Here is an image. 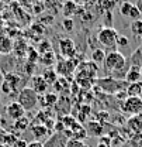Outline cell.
<instances>
[{
    "mask_svg": "<svg viewBox=\"0 0 142 147\" xmlns=\"http://www.w3.org/2000/svg\"><path fill=\"white\" fill-rule=\"evenodd\" d=\"M104 69L107 72L113 74V78L115 79H124L125 74H127V59L124 54H121L120 51H110L106 54L104 58Z\"/></svg>",
    "mask_w": 142,
    "mask_h": 147,
    "instance_id": "obj_1",
    "label": "cell"
},
{
    "mask_svg": "<svg viewBox=\"0 0 142 147\" xmlns=\"http://www.w3.org/2000/svg\"><path fill=\"white\" fill-rule=\"evenodd\" d=\"M97 84H99V86L104 92H113V93H114V92L123 91V88L127 85L125 81H123V79H115V78H113V76L101 78Z\"/></svg>",
    "mask_w": 142,
    "mask_h": 147,
    "instance_id": "obj_6",
    "label": "cell"
},
{
    "mask_svg": "<svg viewBox=\"0 0 142 147\" xmlns=\"http://www.w3.org/2000/svg\"><path fill=\"white\" fill-rule=\"evenodd\" d=\"M11 147H27V143L24 142V140H20V139H17L16 142H14V144Z\"/></svg>",
    "mask_w": 142,
    "mask_h": 147,
    "instance_id": "obj_32",
    "label": "cell"
},
{
    "mask_svg": "<svg viewBox=\"0 0 142 147\" xmlns=\"http://www.w3.org/2000/svg\"><path fill=\"white\" fill-rule=\"evenodd\" d=\"M104 58H106V51L100 47V48H94L93 51H91V54H90V59H91V62H94V64H101V62H104Z\"/></svg>",
    "mask_w": 142,
    "mask_h": 147,
    "instance_id": "obj_16",
    "label": "cell"
},
{
    "mask_svg": "<svg viewBox=\"0 0 142 147\" xmlns=\"http://www.w3.org/2000/svg\"><path fill=\"white\" fill-rule=\"evenodd\" d=\"M129 44V40L125 36H118L117 38V47H127Z\"/></svg>",
    "mask_w": 142,
    "mask_h": 147,
    "instance_id": "obj_30",
    "label": "cell"
},
{
    "mask_svg": "<svg viewBox=\"0 0 142 147\" xmlns=\"http://www.w3.org/2000/svg\"><path fill=\"white\" fill-rule=\"evenodd\" d=\"M59 51L65 57V59H71L76 54V45L71 38H62L59 41Z\"/></svg>",
    "mask_w": 142,
    "mask_h": 147,
    "instance_id": "obj_8",
    "label": "cell"
},
{
    "mask_svg": "<svg viewBox=\"0 0 142 147\" xmlns=\"http://www.w3.org/2000/svg\"><path fill=\"white\" fill-rule=\"evenodd\" d=\"M13 45L14 41L6 34H0V54L1 55H9L13 53Z\"/></svg>",
    "mask_w": 142,
    "mask_h": 147,
    "instance_id": "obj_12",
    "label": "cell"
},
{
    "mask_svg": "<svg viewBox=\"0 0 142 147\" xmlns=\"http://www.w3.org/2000/svg\"><path fill=\"white\" fill-rule=\"evenodd\" d=\"M96 119H97V122H100L101 119L107 120V119H108V113H107V112H99V115L96 116ZM100 123H101V122H100Z\"/></svg>",
    "mask_w": 142,
    "mask_h": 147,
    "instance_id": "obj_31",
    "label": "cell"
},
{
    "mask_svg": "<svg viewBox=\"0 0 142 147\" xmlns=\"http://www.w3.org/2000/svg\"><path fill=\"white\" fill-rule=\"evenodd\" d=\"M127 95L128 96H139L142 95V82H134V84H129L127 86Z\"/></svg>",
    "mask_w": 142,
    "mask_h": 147,
    "instance_id": "obj_17",
    "label": "cell"
},
{
    "mask_svg": "<svg viewBox=\"0 0 142 147\" xmlns=\"http://www.w3.org/2000/svg\"><path fill=\"white\" fill-rule=\"evenodd\" d=\"M66 147H87L82 140H76V139H71L68 140L66 143Z\"/></svg>",
    "mask_w": 142,
    "mask_h": 147,
    "instance_id": "obj_28",
    "label": "cell"
},
{
    "mask_svg": "<svg viewBox=\"0 0 142 147\" xmlns=\"http://www.w3.org/2000/svg\"><path fill=\"white\" fill-rule=\"evenodd\" d=\"M71 133H72V139H76V140H85L87 137V131H86V127L79 125V123H75L71 129Z\"/></svg>",
    "mask_w": 142,
    "mask_h": 147,
    "instance_id": "obj_15",
    "label": "cell"
},
{
    "mask_svg": "<svg viewBox=\"0 0 142 147\" xmlns=\"http://www.w3.org/2000/svg\"><path fill=\"white\" fill-rule=\"evenodd\" d=\"M62 27L65 28V31L71 33L72 30H73V20H72V18H65V20L62 21Z\"/></svg>",
    "mask_w": 142,
    "mask_h": 147,
    "instance_id": "obj_29",
    "label": "cell"
},
{
    "mask_svg": "<svg viewBox=\"0 0 142 147\" xmlns=\"http://www.w3.org/2000/svg\"><path fill=\"white\" fill-rule=\"evenodd\" d=\"M121 110L129 116L142 115V99L139 96H127L121 102Z\"/></svg>",
    "mask_w": 142,
    "mask_h": 147,
    "instance_id": "obj_4",
    "label": "cell"
},
{
    "mask_svg": "<svg viewBox=\"0 0 142 147\" xmlns=\"http://www.w3.org/2000/svg\"><path fill=\"white\" fill-rule=\"evenodd\" d=\"M118 31L114 27H103L99 34H97V41L99 44L110 51H115L117 48V38H118Z\"/></svg>",
    "mask_w": 142,
    "mask_h": 147,
    "instance_id": "obj_2",
    "label": "cell"
},
{
    "mask_svg": "<svg viewBox=\"0 0 142 147\" xmlns=\"http://www.w3.org/2000/svg\"><path fill=\"white\" fill-rule=\"evenodd\" d=\"M61 122H62V125L65 126V129H68V127L72 129V126L76 123L75 117H73V116H71V115H65V116L62 117V120H61Z\"/></svg>",
    "mask_w": 142,
    "mask_h": 147,
    "instance_id": "obj_25",
    "label": "cell"
},
{
    "mask_svg": "<svg viewBox=\"0 0 142 147\" xmlns=\"http://www.w3.org/2000/svg\"><path fill=\"white\" fill-rule=\"evenodd\" d=\"M76 9H77L76 3L72 1V0H68V1L65 3V6H63V14L66 16V18H71V16L76 11Z\"/></svg>",
    "mask_w": 142,
    "mask_h": 147,
    "instance_id": "obj_21",
    "label": "cell"
},
{
    "mask_svg": "<svg viewBox=\"0 0 142 147\" xmlns=\"http://www.w3.org/2000/svg\"><path fill=\"white\" fill-rule=\"evenodd\" d=\"M128 146L129 147H142V133L131 136V139L128 140Z\"/></svg>",
    "mask_w": 142,
    "mask_h": 147,
    "instance_id": "obj_23",
    "label": "cell"
},
{
    "mask_svg": "<svg viewBox=\"0 0 142 147\" xmlns=\"http://www.w3.org/2000/svg\"><path fill=\"white\" fill-rule=\"evenodd\" d=\"M28 125H30V120L24 116V117H21V119H18V120L14 122L13 129H14V130H17V131H24L25 129L28 127Z\"/></svg>",
    "mask_w": 142,
    "mask_h": 147,
    "instance_id": "obj_22",
    "label": "cell"
},
{
    "mask_svg": "<svg viewBox=\"0 0 142 147\" xmlns=\"http://www.w3.org/2000/svg\"><path fill=\"white\" fill-rule=\"evenodd\" d=\"M97 147H113V140L110 136H101Z\"/></svg>",
    "mask_w": 142,
    "mask_h": 147,
    "instance_id": "obj_27",
    "label": "cell"
},
{
    "mask_svg": "<svg viewBox=\"0 0 142 147\" xmlns=\"http://www.w3.org/2000/svg\"><path fill=\"white\" fill-rule=\"evenodd\" d=\"M48 86H49V85H48L47 81L42 78V75H34V76L31 78V86H30V88L35 92L38 96L45 95Z\"/></svg>",
    "mask_w": 142,
    "mask_h": 147,
    "instance_id": "obj_9",
    "label": "cell"
},
{
    "mask_svg": "<svg viewBox=\"0 0 142 147\" xmlns=\"http://www.w3.org/2000/svg\"><path fill=\"white\" fill-rule=\"evenodd\" d=\"M142 78L141 74V67H137V65H131L127 74H125V82H129V84H134V82H139V79Z\"/></svg>",
    "mask_w": 142,
    "mask_h": 147,
    "instance_id": "obj_13",
    "label": "cell"
},
{
    "mask_svg": "<svg viewBox=\"0 0 142 147\" xmlns=\"http://www.w3.org/2000/svg\"><path fill=\"white\" fill-rule=\"evenodd\" d=\"M6 113H7V116H9L13 122H16V120H18V119H21V117L25 116V110H24V108L18 103L17 100H13V102H10V103L7 105Z\"/></svg>",
    "mask_w": 142,
    "mask_h": 147,
    "instance_id": "obj_7",
    "label": "cell"
},
{
    "mask_svg": "<svg viewBox=\"0 0 142 147\" xmlns=\"http://www.w3.org/2000/svg\"><path fill=\"white\" fill-rule=\"evenodd\" d=\"M39 59H41V62L45 64V65H52L53 61H55L52 51H51V53H45V54H42V57H41Z\"/></svg>",
    "mask_w": 142,
    "mask_h": 147,
    "instance_id": "obj_26",
    "label": "cell"
},
{
    "mask_svg": "<svg viewBox=\"0 0 142 147\" xmlns=\"http://www.w3.org/2000/svg\"><path fill=\"white\" fill-rule=\"evenodd\" d=\"M127 129L129 130V133L132 136L138 134V133H142V115L129 116V119L127 120Z\"/></svg>",
    "mask_w": 142,
    "mask_h": 147,
    "instance_id": "obj_10",
    "label": "cell"
},
{
    "mask_svg": "<svg viewBox=\"0 0 142 147\" xmlns=\"http://www.w3.org/2000/svg\"><path fill=\"white\" fill-rule=\"evenodd\" d=\"M16 100L24 108L25 112H30V110H34L37 108V105L39 102V96L30 86H25L18 92Z\"/></svg>",
    "mask_w": 142,
    "mask_h": 147,
    "instance_id": "obj_3",
    "label": "cell"
},
{
    "mask_svg": "<svg viewBox=\"0 0 142 147\" xmlns=\"http://www.w3.org/2000/svg\"><path fill=\"white\" fill-rule=\"evenodd\" d=\"M0 133H1V127H0Z\"/></svg>",
    "mask_w": 142,
    "mask_h": 147,
    "instance_id": "obj_36",
    "label": "cell"
},
{
    "mask_svg": "<svg viewBox=\"0 0 142 147\" xmlns=\"http://www.w3.org/2000/svg\"><path fill=\"white\" fill-rule=\"evenodd\" d=\"M20 85H21V78L17 74H6L4 79L0 84V89L4 95H11L20 89Z\"/></svg>",
    "mask_w": 142,
    "mask_h": 147,
    "instance_id": "obj_5",
    "label": "cell"
},
{
    "mask_svg": "<svg viewBox=\"0 0 142 147\" xmlns=\"http://www.w3.org/2000/svg\"><path fill=\"white\" fill-rule=\"evenodd\" d=\"M129 30L135 37H142V18L134 20L129 26Z\"/></svg>",
    "mask_w": 142,
    "mask_h": 147,
    "instance_id": "obj_20",
    "label": "cell"
},
{
    "mask_svg": "<svg viewBox=\"0 0 142 147\" xmlns=\"http://www.w3.org/2000/svg\"><path fill=\"white\" fill-rule=\"evenodd\" d=\"M31 133H33V136L35 137V142H41V143H42L44 139H45V140L49 139V130L45 127V125H41V123L34 125V126L31 127Z\"/></svg>",
    "mask_w": 142,
    "mask_h": 147,
    "instance_id": "obj_11",
    "label": "cell"
},
{
    "mask_svg": "<svg viewBox=\"0 0 142 147\" xmlns=\"http://www.w3.org/2000/svg\"><path fill=\"white\" fill-rule=\"evenodd\" d=\"M104 123H100L97 120H93V122H89L87 126H86V131H87V136H93V137H99L103 134L104 131V127H103Z\"/></svg>",
    "mask_w": 142,
    "mask_h": 147,
    "instance_id": "obj_14",
    "label": "cell"
},
{
    "mask_svg": "<svg viewBox=\"0 0 142 147\" xmlns=\"http://www.w3.org/2000/svg\"><path fill=\"white\" fill-rule=\"evenodd\" d=\"M134 7H135L134 3H131V1H128V0H124V1L120 4V13H121L124 17L129 18V14H131V11L134 10Z\"/></svg>",
    "mask_w": 142,
    "mask_h": 147,
    "instance_id": "obj_18",
    "label": "cell"
},
{
    "mask_svg": "<svg viewBox=\"0 0 142 147\" xmlns=\"http://www.w3.org/2000/svg\"><path fill=\"white\" fill-rule=\"evenodd\" d=\"M44 96V100L47 102L45 103V106H48V108H51L53 105H56V100H58V96H56V93H45V95H42Z\"/></svg>",
    "mask_w": 142,
    "mask_h": 147,
    "instance_id": "obj_24",
    "label": "cell"
},
{
    "mask_svg": "<svg viewBox=\"0 0 142 147\" xmlns=\"http://www.w3.org/2000/svg\"><path fill=\"white\" fill-rule=\"evenodd\" d=\"M141 74H142V67H141Z\"/></svg>",
    "mask_w": 142,
    "mask_h": 147,
    "instance_id": "obj_35",
    "label": "cell"
},
{
    "mask_svg": "<svg viewBox=\"0 0 142 147\" xmlns=\"http://www.w3.org/2000/svg\"><path fill=\"white\" fill-rule=\"evenodd\" d=\"M137 7L139 9V11H141V14H142V0H138V3H137Z\"/></svg>",
    "mask_w": 142,
    "mask_h": 147,
    "instance_id": "obj_34",
    "label": "cell"
},
{
    "mask_svg": "<svg viewBox=\"0 0 142 147\" xmlns=\"http://www.w3.org/2000/svg\"><path fill=\"white\" fill-rule=\"evenodd\" d=\"M42 78L47 81L48 85H53L56 82V71L52 68H45V71L42 72Z\"/></svg>",
    "mask_w": 142,
    "mask_h": 147,
    "instance_id": "obj_19",
    "label": "cell"
},
{
    "mask_svg": "<svg viewBox=\"0 0 142 147\" xmlns=\"http://www.w3.org/2000/svg\"><path fill=\"white\" fill-rule=\"evenodd\" d=\"M27 147H44V144L41 142H31V143H27Z\"/></svg>",
    "mask_w": 142,
    "mask_h": 147,
    "instance_id": "obj_33",
    "label": "cell"
}]
</instances>
